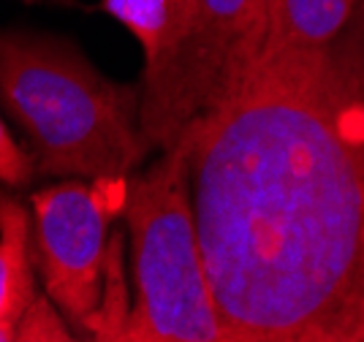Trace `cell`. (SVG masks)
<instances>
[{"label":"cell","instance_id":"6da1fadb","mask_svg":"<svg viewBox=\"0 0 364 342\" xmlns=\"http://www.w3.org/2000/svg\"><path fill=\"white\" fill-rule=\"evenodd\" d=\"M237 342H364V9L334 44L261 55L180 147Z\"/></svg>","mask_w":364,"mask_h":342},{"label":"cell","instance_id":"7a4b0ae2","mask_svg":"<svg viewBox=\"0 0 364 342\" xmlns=\"http://www.w3.org/2000/svg\"><path fill=\"white\" fill-rule=\"evenodd\" d=\"M0 106L25 134L36 179L128 182L150 155L141 90L107 79L58 36L0 30Z\"/></svg>","mask_w":364,"mask_h":342},{"label":"cell","instance_id":"3957f363","mask_svg":"<svg viewBox=\"0 0 364 342\" xmlns=\"http://www.w3.org/2000/svg\"><path fill=\"white\" fill-rule=\"evenodd\" d=\"M122 218L131 239L134 342H237L207 277L182 149L161 152L128 179Z\"/></svg>","mask_w":364,"mask_h":342},{"label":"cell","instance_id":"277c9868","mask_svg":"<svg viewBox=\"0 0 364 342\" xmlns=\"http://www.w3.org/2000/svg\"><path fill=\"white\" fill-rule=\"evenodd\" d=\"M267 41V0H193L177 38L141 74L147 147L177 149L237 90Z\"/></svg>","mask_w":364,"mask_h":342},{"label":"cell","instance_id":"5b68a950","mask_svg":"<svg viewBox=\"0 0 364 342\" xmlns=\"http://www.w3.org/2000/svg\"><path fill=\"white\" fill-rule=\"evenodd\" d=\"M128 182L63 179L33 193L31 250L49 301L90 334L104 296L109 220L125 207Z\"/></svg>","mask_w":364,"mask_h":342},{"label":"cell","instance_id":"8992f818","mask_svg":"<svg viewBox=\"0 0 364 342\" xmlns=\"http://www.w3.org/2000/svg\"><path fill=\"white\" fill-rule=\"evenodd\" d=\"M364 9V0H267L261 55L313 52L334 44Z\"/></svg>","mask_w":364,"mask_h":342},{"label":"cell","instance_id":"52a82bcc","mask_svg":"<svg viewBox=\"0 0 364 342\" xmlns=\"http://www.w3.org/2000/svg\"><path fill=\"white\" fill-rule=\"evenodd\" d=\"M33 299L31 218L16 196L0 191V324H19Z\"/></svg>","mask_w":364,"mask_h":342},{"label":"cell","instance_id":"ba28073f","mask_svg":"<svg viewBox=\"0 0 364 342\" xmlns=\"http://www.w3.org/2000/svg\"><path fill=\"white\" fill-rule=\"evenodd\" d=\"M193 0H101V9L131 30L152 65L177 38Z\"/></svg>","mask_w":364,"mask_h":342},{"label":"cell","instance_id":"9c48e42d","mask_svg":"<svg viewBox=\"0 0 364 342\" xmlns=\"http://www.w3.org/2000/svg\"><path fill=\"white\" fill-rule=\"evenodd\" d=\"M125 237L120 231L109 237L107 247V269H104V296L101 307L92 321L90 342H134L128 313H131V299H128V280H125Z\"/></svg>","mask_w":364,"mask_h":342},{"label":"cell","instance_id":"30bf717a","mask_svg":"<svg viewBox=\"0 0 364 342\" xmlns=\"http://www.w3.org/2000/svg\"><path fill=\"white\" fill-rule=\"evenodd\" d=\"M11 342H76L68 331L60 310L49 301V296L36 294L31 307L19 318Z\"/></svg>","mask_w":364,"mask_h":342},{"label":"cell","instance_id":"8fae6325","mask_svg":"<svg viewBox=\"0 0 364 342\" xmlns=\"http://www.w3.org/2000/svg\"><path fill=\"white\" fill-rule=\"evenodd\" d=\"M36 171H33L31 155L14 141L9 128L0 119V182L6 188H28Z\"/></svg>","mask_w":364,"mask_h":342},{"label":"cell","instance_id":"7c38bea8","mask_svg":"<svg viewBox=\"0 0 364 342\" xmlns=\"http://www.w3.org/2000/svg\"><path fill=\"white\" fill-rule=\"evenodd\" d=\"M16 324H0V342H11L14 340Z\"/></svg>","mask_w":364,"mask_h":342}]
</instances>
